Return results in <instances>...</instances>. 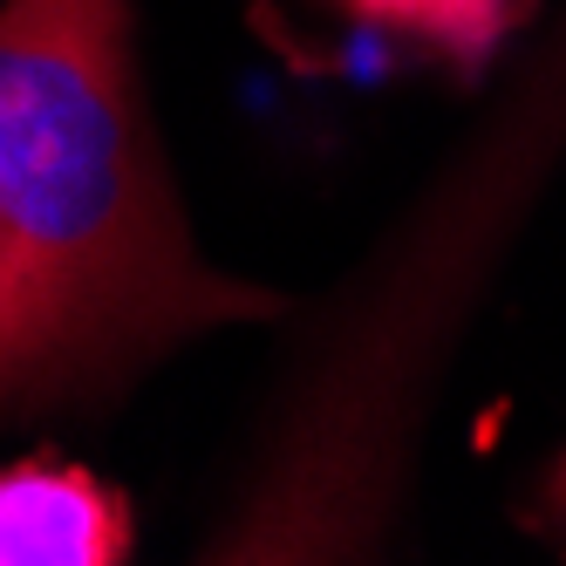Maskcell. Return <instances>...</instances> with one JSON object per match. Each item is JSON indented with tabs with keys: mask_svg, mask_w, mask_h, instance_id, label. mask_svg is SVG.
I'll list each match as a JSON object with an SVG mask.
<instances>
[{
	"mask_svg": "<svg viewBox=\"0 0 566 566\" xmlns=\"http://www.w3.org/2000/svg\"><path fill=\"white\" fill-rule=\"evenodd\" d=\"M546 512L553 518H566V458L553 464V478H546Z\"/></svg>",
	"mask_w": 566,
	"mask_h": 566,
	"instance_id": "277c9868",
	"label": "cell"
},
{
	"mask_svg": "<svg viewBox=\"0 0 566 566\" xmlns=\"http://www.w3.org/2000/svg\"><path fill=\"white\" fill-rule=\"evenodd\" d=\"M130 553V512L75 464L0 471V566H116Z\"/></svg>",
	"mask_w": 566,
	"mask_h": 566,
	"instance_id": "7a4b0ae2",
	"label": "cell"
},
{
	"mask_svg": "<svg viewBox=\"0 0 566 566\" xmlns=\"http://www.w3.org/2000/svg\"><path fill=\"white\" fill-rule=\"evenodd\" d=\"M280 294L185 232L124 0L0 8V417L96 402Z\"/></svg>",
	"mask_w": 566,
	"mask_h": 566,
	"instance_id": "6da1fadb",
	"label": "cell"
},
{
	"mask_svg": "<svg viewBox=\"0 0 566 566\" xmlns=\"http://www.w3.org/2000/svg\"><path fill=\"white\" fill-rule=\"evenodd\" d=\"M355 21H376L389 34H410L451 62H484L505 34L525 21V0H342Z\"/></svg>",
	"mask_w": 566,
	"mask_h": 566,
	"instance_id": "3957f363",
	"label": "cell"
}]
</instances>
